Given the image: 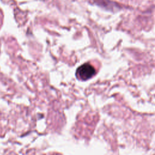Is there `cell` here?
Listing matches in <instances>:
<instances>
[{"instance_id":"6da1fadb","label":"cell","mask_w":155,"mask_h":155,"mask_svg":"<svg viewBox=\"0 0 155 155\" xmlns=\"http://www.w3.org/2000/svg\"><path fill=\"white\" fill-rule=\"evenodd\" d=\"M96 73L94 68L88 63H85L81 65L76 70V77L83 81L87 80L94 75Z\"/></svg>"}]
</instances>
